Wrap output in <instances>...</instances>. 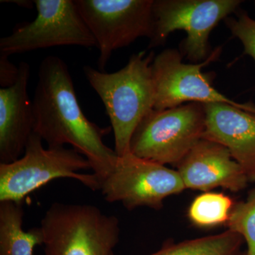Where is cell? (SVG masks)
<instances>
[{
  "instance_id": "6da1fadb",
  "label": "cell",
  "mask_w": 255,
  "mask_h": 255,
  "mask_svg": "<svg viewBox=\"0 0 255 255\" xmlns=\"http://www.w3.org/2000/svg\"><path fill=\"white\" fill-rule=\"evenodd\" d=\"M32 103L33 132L48 147L73 146L90 161L100 182L112 172L118 155L103 141L112 127H99L84 114L68 66L59 57L41 62Z\"/></svg>"
},
{
  "instance_id": "7a4b0ae2",
  "label": "cell",
  "mask_w": 255,
  "mask_h": 255,
  "mask_svg": "<svg viewBox=\"0 0 255 255\" xmlns=\"http://www.w3.org/2000/svg\"><path fill=\"white\" fill-rule=\"evenodd\" d=\"M155 54L140 52L132 55L124 68L107 73L84 67L87 80L100 97L114 131L116 153L119 157L130 151L135 129L153 110L155 85L152 64Z\"/></svg>"
},
{
  "instance_id": "3957f363",
  "label": "cell",
  "mask_w": 255,
  "mask_h": 255,
  "mask_svg": "<svg viewBox=\"0 0 255 255\" xmlns=\"http://www.w3.org/2000/svg\"><path fill=\"white\" fill-rule=\"evenodd\" d=\"M45 255H114L119 220L97 206L53 203L41 220Z\"/></svg>"
},
{
  "instance_id": "277c9868",
  "label": "cell",
  "mask_w": 255,
  "mask_h": 255,
  "mask_svg": "<svg viewBox=\"0 0 255 255\" xmlns=\"http://www.w3.org/2000/svg\"><path fill=\"white\" fill-rule=\"evenodd\" d=\"M43 141L33 132L23 156L11 163H0V201L21 204L28 194L60 178L74 179L92 190H100V181L95 174L80 172L92 169L85 156L64 146L45 148Z\"/></svg>"
},
{
  "instance_id": "5b68a950",
  "label": "cell",
  "mask_w": 255,
  "mask_h": 255,
  "mask_svg": "<svg viewBox=\"0 0 255 255\" xmlns=\"http://www.w3.org/2000/svg\"><path fill=\"white\" fill-rule=\"evenodd\" d=\"M204 104L191 102L164 110H151L137 126L130 144L137 157L177 167L203 139Z\"/></svg>"
},
{
  "instance_id": "8992f818",
  "label": "cell",
  "mask_w": 255,
  "mask_h": 255,
  "mask_svg": "<svg viewBox=\"0 0 255 255\" xmlns=\"http://www.w3.org/2000/svg\"><path fill=\"white\" fill-rule=\"evenodd\" d=\"M241 0H154L155 31L147 49L162 46L169 35L181 30L187 37L179 44L191 63L205 61L212 54L209 38L220 21L234 14Z\"/></svg>"
},
{
  "instance_id": "52a82bcc",
  "label": "cell",
  "mask_w": 255,
  "mask_h": 255,
  "mask_svg": "<svg viewBox=\"0 0 255 255\" xmlns=\"http://www.w3.org/2000/svg\"><path fill=\"white\" fill-rule=\"evenodd\" d=\"M154 0H75L77 9L97 42L100 71L111 55L155 31Z\"/></svg>"
},
{
  "instance_id": "ba28073f",
  "label": "cell",
  "mask_w": 255,
  "mask_h": 255,
  "mask_svg": "<svg viewBox=\"0 0 255 255\" xmlns=\"http://www.w3.org/2000/svg\"><path fill=\"white\" fill-rule=\"evenodd\" d=\"M221 52V47L216 48L200 63H184V57L176 48H167L155 55L152 64L154 110H167L191 102L226 104L244 110L255 107L251 102L240 103L228 98L213 86L214 75L203 73V68L219 59Z\"/></svg>"
},
{
  "instance_id": "9c48e42d",
  "label": "cell",
  "mask_w": 255,
  "mask_h": 255,
  "mask_svg": "<svg viewBox=\"0 0 255 255\" xmlns=\"http://www.w3.org/2000/svg\"><path fill=\"white\" fill-rule=\"evenodd\" d=\"M37 16L0 39V53L8 55L60 46L97 47L95 37L73 0H34Z\"/></svg>"
},
{
  "instance_id": "30bf717a",
  "label": "cell",
  "mask_w": 255,
  "mask_h": 255,
  "mask_svg": "<svg viewBox=\"0 0 255 255\" xmlns=\"http://www.w3.org/2000/svg\"><path fill=\"white\" fill-rule=\"evenodd\" d=\"M184 189L177 170L129 152L118 156L112 172L101 181L100 191L106 201L122 203L128 210L140 206L159 210L166 198Z\"/></svg>"
},
{
  "instance_id": "8fae6325",
  "label": "cell",
  "mask_w": 255,
  "mask_h": 255,
  "mask_svg": "<svg viewBox=\"0 0 255 255\" xmlns=\"http://www.w3.org/2000/svg\"><path fill=\"white\" fill-rule=\"evenodd\" d=\"M177 167L186 189L208 192L221 187L238 192L250 182L225 146L206 139H201Z\"/></svg>"
},
{
  "instance_id": "7c38bea8",
  "label": "cell",
  "mask_w": 255,
  "mask_h": 255,
  "mask_svg": "<svg viewBox=\"0 0 255 255\" xmlns=\"http://www.w3.org/2000/svg\"><path fill=\"white\" fill-rule=\"evenodd\" d=\"M203 139L221 144L255 182V106L249 110L226 104H205Z\"/></svg>"
},
{
  "instance_id": "4fadbf2b",
  "label": "cell",
  "mask_w": 255,
  "mask_h": 255,
  "mask_svg": "<svg viewBox=\"0 0 255 255\" xmlns=\"http://www.w3.org/2000/svg\"><path fill=\"white\" fill-rule=\"evenodd\" d=\"M19 76L12 86L0 89V163L17 160L33 132V103L28 94L30 66L19 64Z\"/></svg>"
},
{
  "instance_id": "5bb4252c",
  "label": "cell",
  "mask_w": 255,
  "mask_h": 255,
  "mask_svg": "<svg viewBox=\"0 0 255 255\" xmlns=\"http://www.w3.org/2000/svg\"><path fill=\"white\" fill-rule=\"evenodd\" d=\"M22 205L14 201H0V255H33L43 245L40 227L23 229Z\"/></svg>"
},
{
  "instance_id": "9a60e30c",
  "label": "cell",
  "mask_w": 255,
  "mask_h": 255,
  "mask_svg": "<svg viewBox=\"0 0 255 255\" xmlns=\"http://www.w3.org/2000/svg\"><path fill=\"white\" fill-rule=\"evenodd\" d=\"M243 237L228 230L214 236L196 238L179 243H166L149 255H243Z\"/></svg>"
},
{
  "instance_id": "2e32d148",
  "label": "cell",
  "mask_w": 255,
  "mask_h": 255,
  "mask_svg": "<svg viewBox=\"0 0 255 255\" xmlns=\"http://www.w3.org/2000/svg\"><path fill=\"white\" fill-rule=\"evenodd\" d=\"M235 204L230 196L223 193L208 191L192 201L188 216L193 224L201 228L226 225Z\"/></svg>"
},
{
  "instance_id": "e0dca14e",
  "label": "cell",
  "mask_w": 255,
  "mask_h": 255,
  "mask_svg": "<svg viewBox=\"0 0 255 255\" xmlns=\"http://www.w3.org/2000/svg\"><path fill=\"white\" fill-rule=\"evenodd\" d=\"M226 226L243 237L248 246L247 255H255V188L246 201L235 204Z\"/></svg>"
},
{
  "instance_id": "ac0fdd59",
  "label": "cell",
  "mask_w": 255,
  "mask_h": 255,
  "mask_svg": "<svg viewBox=\"0 0 255 255\" xmlns=\"http://www.w3.org/2000/svg\"><path fill=\"white\" fill-rule=\"evenodd\" d=\"M234 14L236 16H230L224 20L225 24L233 36L241 42L245 53L255 62V19L241 8Z\"/></svg>"
},
{
  "instance_id": "d6986e66",
  "label": "cell",
  "mask_w": 255,
  "mask_h": 255,
  "mask_svg": "<svg viewBox=\"0 0 255 255\" xmlns=\"http://www.w3.org/2000/svg\"><path fill=\"white\" fill-rule=\"evenodd\" d=\"M19 76V68L9 60V56L0 53V85L1 88L12 86Z\"/></svg>"
},
{
  "instance_id": "ffe728a7",
  "label": "cell",
  "mask_w": 255,
  "mask_h": 255,
  "mask_svg": "<svg viewBox=\"0 0 255 255\" xmlns=\"http://www.w3.org/2000/svg\"><path fill=\"white\" fill-rule=\"evenodd\" d=\"M247 255L246 252H245V253H244V255Z\"/></svg>"
},
{
  "instance_id": "44dd1931",
  "label": "cell",
  "mask_w": 255,
  "mask_h": 255,
  "mask_svg": "<svg viewBox=\"0 0 255 255\" xmlns=\"http://www.w3.org/2000/svg\"></svg>"
}]
</instances>
